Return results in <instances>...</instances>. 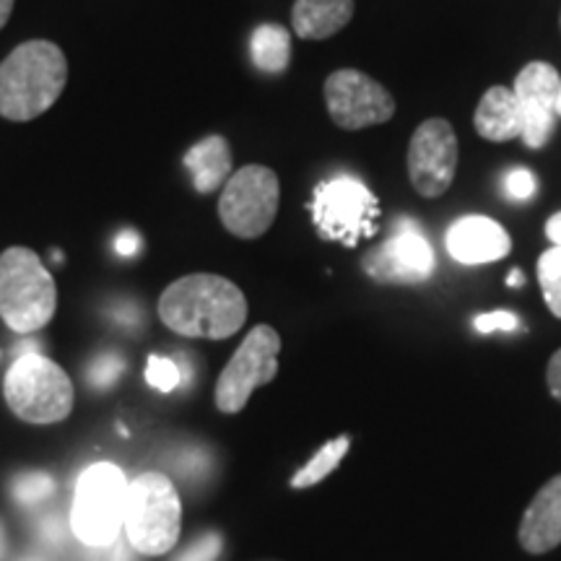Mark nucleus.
Listing matches in <instances>:
<instances>
[{"mask_svg":"<svg viewBox=\"0 0 561 561\" xmlns=\"http://www.w3.org/2000/svg\"><path fill=\"white\" fill-rule=\"evenodd\" d=\"M159 318L187 339L221 341L248 320V299L240 286L216 273H193L167 286L159 299Z\"/></svg>","mask_w":561,"mask_h":561,"instance_id":"f257e3e1","label":"nucleus"},{"mask_svg":"<svg viewBox=\"0 0 561 561\" xmlns=\"http://www.w3.org/2000/svg\"><path fill=\"white\" fill-rule=\"evenodd\" d=\"M68 81L66 53L55 42L32 39L0 62V115L30 123L60 100Z\"/></svg>","mask_w":561,"mask_h":561,"instance_id":"f03ea898","label":"nucleus"},{"mask_svg":"<svg viewBox=\"0 0 561 561\" xmlns=\"http://www.w3.org/2000/svg\"><path fill=\"white\" fill-rule=\"evenodd\" d=\"M58 289L50 271L30 248H9L0 255V318L13 333H37L53 320Z\"/></svg>","mask_w":561,"mask_h":561,"instance_id":"7ed1b4c3","label":"nucleus"},{"mask_svg":"<svg viewBox=\"0 0 561 561\" xmlns=\"http://www.w3.org/2000/svg\"><path fill=\"white\" fill-rule=\"evenodd\" d=\"M180 494L164 473H144L128 483L123 530L133 549L144 557L172 551L180 541Z\"/></svg>","mask_w":561,"mask_h":561,"instance_id":"20e7f679","label":"nucleus"},{"mask_svg":"<svg viewBox=\"0 0 561 561\" xmlns=\"http://www.w3.org/2000/svg\"><path fill=\"white\" fill-rule=\"evenodd\" d=\"M128 479L115 462H94L76 483L70 530L89 549L115 543L123 530Z\"/></svg>","mask_w":561,"mask_h":561,"instance_id":"39448f33","label":"nucleus"},{"mask_svg":"<svg viewBox=\"0 0 561 561\" xmlns=\"http://www.w3.org/2000/svg\"><path fill=\"white\" fill-rule=\"evenodd\" d=\"M310 214L322 240L354 248L377 231L380 203L359 178L339 172L314 187Z\"/></svg>","mask_w":561,"mask_h":561,"instance_id":"423d86ee","label":"nucleus"},{"mask_svg":"<svg viewBox=\"0 0 561 561\" xmlns=\"http://www.w3.org/2000/svg\"><path fill=\"white\" fill-rule=\"evenodd\" d=\"M3 392L9 409L30 424H55L73 411V382L42 354L16 356L5 375Z\"/></svg>","mask_w":561,"mask_h":561,"instance_id":"0eeeda50","label":"nucleus"},{"mask_svg":"<svg viewBox=\"0 0 561 561\" xmlns=\"http://www.w3.org/2000/svg\"><path fill=\"white\" fill-rule=\"evenodd\" d=\"M278 201L280 185L276 172L261 164H248L231 174L224 185L219 219L240 240H255L276 221Z\"/></svg>","mask_w":561,"mask_h":561,"instance_id":"6e6552de","label":"nucleus"},{"mask_svg":"<svg viewBox=\"0 0 561 561\" xmlns=\"http://www.w3.org/2000/svg\"><path fill=\"white\" fill-rule=\"evenodd\" d=\"M278 351L280 335L271 325L252 328L216 382V405L221 413H240L252 392L276 380Z\"/></svg>","mask_w":561,"mask_h":561,"instance_id":"1a4fd4ad","label":"nucleus"},{"mask_svg":"<svg viewBox=\"0 0 561 561\" xmlns=\"http://www.w3.org/2000/svg\"><path fill=\"white\" fill-rule=\"evenodd\" d=\"M362 268L377 284H424L437 268V257L413 219H398L380 248L362 257Z\"/></svg>","mask_w":561,"mask_h":561,"instance_id":"9d476101","label":"nucleus"},{"mask_svg":"<svg viewBox=\"0 0 561 561\" xmlns=\"http://www.w3.org/2000/svg\"><path fill=\"white\" fill-rule=\"evenodd\" d=\"M325 104L331 121L343 130H364L388 123L396 115V100L380 81L354 68L335 70L325 81Z\"/></svg>","mask_w":561,"mask_h":561,"instance_id":"9b49d317","label":"nucleus"},{"mask_svg":"<svg viewBox=\"0 0 561 561\" xmlns=\"http://www.w3.org/2000/svg\"><path fill=\"white\" fill-rule=\"evenodd\" d=\"M458 172V136L445 117L421 123L409 144V178L424 198H439Z\"/></svg>","mask_w":561,"mask_h":561,"instance_id":"f8f14e48","label":"nucleus"},{"mask_svg":"<svg viewBox=\"0 0 561 561\" xmlns=\"http://www.w3.org/2000/svg\"><path fill=\"white\" fill-rule=\"evenodd\" d=\"M561 76L551 62L533 60L515 79V100L523 112V144L528 149H543L559 123Z\"/></svg>","mask_w":561,"mask_h":561,"instance_id":"ddd939ff","label":"nucleus"},{"mask_svg":"<svg viewBox=\"0 0 561 561\" xmlns=\"http://www.w3.org/2000/svg\"><path fill=\"white\" fill-rule=\"evenodd\" d=\"M447 252L462 265L496 263L510 255L512 240L507 229L489 216H462L453 221L445 237Z\"/></svg>","mask_w":561,"mask_h":561,"instance_id":"4468645a","label":"nucleus"},{"mask_svg":"<svg viewBox=\"0 0 561 561\" xmlns=\"http://www.w3.org/2000/svg\"><path fill=\"white\" fill-rule=\"evenodd\" d=\"M517 538L528 553H546L561 543V473L533 496Z\"/></svg>","mask_w":561,"mask_h":561,"instance_id":"2eb2a0df","label":"nucleus"},{"mask_svg":"<svg viewBox=\"0 0 561 561\" xmlns=\"http://www.w3.org/2000/svg\"><path fill=\"white\" fill-rule=\"evenodd\" d=\"M473 125L476 133L491 144L523 138V112L515 100V91L507 87H491L476 107Z\"/></svg>","mask_w":561,"mask_h":561,"instance_id":"dca6fc26","label":"nucleus"},{"mask_svg":"<svg viewBox=\"0 0 561 561\" xmlns=\"http://www.w3.org/2000/svg\"><path fill=\"white\" fill-rule=\"evenodd\" d=\"M354 19V0H297L291 9V26L299 39H328Z\"/></svg>","mask_w":561,"mask_h":561,"instance_id":"f3484780","label":"nucleus"},{"mask_svg":"<svg viewBox=\"0 0 561 561\" xmlns=\"http://www.w3.org/2000/svg\"><path fill=\"white\" fill-rule=\"evenodd\" d=\"M185 170L193 174L195 191L208 195L227 185L231 178V149L224 136H208L198 140L182 159Z\"/></svg>","mask_w":561,"mask_h":561,"instance_id":"a211bd4d","label":"nucleus"},{"mask_svg":"<svg viewBox=\"0 0 561 561\" xmlns=\"http://www.w3.org/2000/svg\"><path fill=\"white\" fill-rule=\"evenodd\" d=\"M250 58L257 70L278 76L291 62V34L280 24H261L250 34Z\"/></svg>","mask_w":561,"mask_h":561,"instance_id":"6ab92c4d","label":"nucleus"},{"mask_svg":"<svg viewBox=\"0 0 561 561\" xmlns=\"http://www.w3.org/2000/svg\"><path fill=\"white\" fill-rule=\"evenodd\" d=\"M348 447H351L348 437L331 439L328 445H322L320 450L312 455L310 462H307L301 471L294 473L291 486L294 489H307V486H314V483H320L322 479H328V476H331L335 468L341 466V460L346 458Z\"/></svg>","mask_w":561,"mask_h":561,"instance_id":"aec40b11","label":"nucleus"},{"mask_svg":"<svg viewBox=\"0 0 561 561\" xmlns=\"http://www.w3.org/2000/svg\"><path fill=\"white\" fill-rule=\"evenodd\" d=\"M538 284L549 310L561 318V248L557 244L538 257Z\"/></svg>","mask_w":561,"mask_h":561,"instance_id":"412c9836","label":"nucleus"},{"mask_svg":"<svg viewBox=\"0 0 561 561\" xmlns=\"http://www.w3.org/2000/svg\"><path fill=\"white\" fill-rule=\"evenodd\" d=\"M13 500L24 507H37V504L47 502L55 494V481L53 476L42 473V471H30V473H21L13 479L11 486Z\"/></svg>","mask_w":561,"mask_h":561,"instance_id":"4be33fe9","label":"nucleus"},{"mask_svg":"<svg viewBox=\"0 0 561 561\" xmlns=\"http://www.w3.org/2000/svg\"><path fill=\"white\" fill-rule=\"evenodd\" d=\"M125 371V359L117 351H104V354L94 356L87 367V382L94 390H110L112 385H117V380L123 377Z\"/></svg>","mask_w":561,"mask_h":561,"instance_id":"5701e85b","label":"nucleus"},{"mask_svg":"<svg viewBox=\"0 0 561 561\" xmlns=\"http://www.w3.org/2000/svg\"><path fill=\"white\" fill-rule=\"evenodd\" d=\"M146 382L159 392L178 390L182 385L180 364L174 359H167V356H149V364H146Z\"/></svg>","mask_w":561,"mask_h":561,"instance_id":"b1692460","label":"nucleus"},{"mask_svg":"<svg viewBox=\"0 0 561 561\" xmlns=\"http://www.w3.org/2000/svg\"><path fill=\"white\" fill-rule=\"evenodd\" d=\"M224 551V538L219 533H203L195 541L182 549L174 561H216Z\"/></svg>","mask_w":561,"mask_h":561,"instance_id":"393cba45","label":"nucleus"},{"mask_svg":"<svg viewBox=\"0 0 561 561\" xmlns=\"http://www.w3.org/2000/svg\"><path fill=\"white\" fill-rule=\"evenodd\" d=\"M502 185H504V193H507V198L512 201H530L538 191L536 174L530 170H523V167H515V170L504 174Z\"/></svg>","mask_w":561,"mask_h":561,"instance_id":"a878e982","label":"nucleus"},{"mask_svg":"<svg viewBox=\"0 0 561 561\" xmlns=\"http://www.w3.org/2000/svg\"><path fill=\"white\" fill-rule=\"evenodd\" d=\"M520 328V320H517L515 312H507V310H496V312H486L481 314V318H476V331L479 333H512Z\"/></svg>","mask_w":561,"mask_h":561,"instance_id":"bb28decb","label":"nucleus"},{"mask_svg":"<svg viewBox=\"0 0 561 561\" xmlns=\"http://www.w3.org/2000/svg\"><path fill=\"white\" fill-rule=\"evenodd\" d=\"M140 248H144V240H140L138 231L123 229L121 234H117L115 252H117V255H121V257H136L138 252H140Z\"/></svg>","mask_w":561,"mask_h":561,"instance_id":"cd10ccee","label":"nucleus"},{"mask_svg":"<svg viewBox=\"0 0 561 561\" xmlns=\"http://www.w3.org/2000/svg\"><path fill=\"white\" fill-rule=\"evenodd\" d=\"M130 549H133L130 543H121V538H117L115 543L102 546V549H91L96 553V557L91 561H133Z\"/></svg>","mask_w":561,"mask_h":561,"instance_id":"c85d7f7f","label":"nucleus"},{"mask_svg":"<svg viewBox=\"0 0 561 561\" xmlns=\"http://www.w3.org/2000/svg\"><path fill=\"white\" fill-rule=\"evenodd\" d=\"M546 382H549L551 396L561 403V348L551 356L549 369H546Z\"/></svg>","mask_w":561,"mask_h":561,"instance_id":"c756f323","label":"nucleus"},{"mask_svg":"<svg viewBox=\"0 0 561 561\" xmlns=\"http://www.w3.org/2000/svg\"><path fill=\"white\" fill-rule=\"evenodd\" d=\"M39 533H42V538H45V541H47V543H53V546L62 543V538H66V530H62L60 517H55V515L45 517V520H42V525H39Z\"/></svg>","mask_w":561,"mask_h":561,"instance_id":"7c9ffc66","label":"nucleus"},{"mask_svg":"<svg viewBox=\"0 0 561 561\" xmlns=\"http://www.w3.org/2000/svg\"><path fill=\"white\" fill-rule=\"evenodd\" d=\"M546 237L561 248V214H553L549 221H546Z\"/></svg>","mask_w":561,"mask_h":561,"instance_id":"2f4dec72","label":"nucleus"},{"mask_svg":"<svg viewBox=\"0 0 561 561\" xmlns=\"http://www.w3.org/2000/svg\"><path fill=\"white\" fill-rule=\"evenodd\" d=\"M13 3H16V0H0V30L9 24V19L13 13Z\"/></svg>","mask_w":561,"mask_h":561,"instance_id":"473e14b6","label":"nucleus"},{"mask_svg":"<svg viewBox=\"0 0 561 561\" xmlns=\"http://www.w3.org/2000/svg\"><path fill=\"white\" fill-rule=\"evenodd\" d=\"M525 284V276H523V271H512L510 276H507V286H523Z\"/></svg>","mask_w":561,"mask_h":561,"instance_id":"72a5a7b5","label":"nucleus"},{"mask_svg":"<svg viewBox=\"0 0 561 561\" xmlns=\"http://www.w3.org/2000/svg\"><path fill=\"white\" fill-rule=\"evenodd\" d=\"M3 557H5V530L3 525H0V561H3Z\"/></svg>","mask_w":561,"mask_h":561,"instance_id":"f704fd0d","label":"nucleus"},{"mask_svg":"<svg viewBox=\"0 0 561 561\" xmlns=\"http://www.w3.org/2000/svg\"><path fill=\"white\" fill-rule=\"evenodd\" d=\"M19 561H47V559H42V557H24V559H19Z\"/></svg>","mask_w":561,"mask_h":561,"instance_id":"c9c22d12","label":"nucleus"},{"mask_svg":"<svg viewBox=\"0 0 561 561\" xmlns=\"http://www.w3.org/2000/svg\"><path fill=\"white\" fill-rule=\"evenodd\" d=\"M557 112H559V121H561V89H559V104H557Z\"/></svg>","mask_w":561,"mask_h":561,"instance_id":"e433bc0d","label":"nucleus"},{"mask_svg":"<svg viewBox=\"0 0 561 561\" xmlns=\"http://www.w3.org/2000/svg\"><path fill=\"white\" fill-rule=\"evenodd\" d=\"M559 24H561V19H559Z\"/></svg>","mask_w":561,"mask_h":561,"instance_id":"4c0bfd02","label":"nucleus"}]
</instances>
